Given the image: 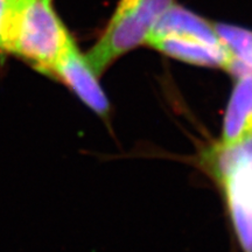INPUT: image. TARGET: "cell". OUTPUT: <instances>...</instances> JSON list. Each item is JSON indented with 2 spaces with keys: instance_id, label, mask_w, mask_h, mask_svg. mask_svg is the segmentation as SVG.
<instances>
[{
  "instance_id": "1",
  "label": "cell",
  "mask_w": 252,
  "mask_h": 252,
  "mask_svg": "<svg viewBox=\"0 0 252 252\" xmlns=\"http://www.w3.org/2000/svg\"><path fill=\"white\" fill-rule=\"evenodd\" d=\"M72 42L56 13L54 0H17L5 52L25 60L42 74L50 75Z\"/></svg>"
},
{
  "instance_id": "2",
  "label": "cell",
  "mask_w": 252,
  "mask_h": 252,
  "mask_svg": "<svg viewBox=\"0 0 252 252\" xmlns=\"http://www.w3.org/2000/svg\"><path fill=\"white\" fill-rule=\"evenodd\" d=\"M172 5L173 0H121L103 35L86 56L97 76L119 56L147 43Z\"/></svg>"
},
{
  "instance_id": "3",
  "label": "cell",
  "mask_w": 252,
  "mask_h": 252,
  "mask_svg": "<svg viewBox=\"0 0 252 252\" xmlns=\"http://www.w3.org/2000/svg\"><path fill=\"white\" fill-rule=\"evenodd\" d=\"M50 75H54L67 84L80 97L82 102L87 104L97 115L102 117L108 115L110 104L97 81L98 76L90 67L86 56L81 54L75 42H72L63 53L52 69Z\"/></svg>"
},
{
  "instance_id": "4",
  "label": "cell",
  "mask_w": 252,
  "mask_h": 252,
  "mask_svg": "<svg viewBox=\"0 0 252 252\" xmlns=\"http://www.w3.org/2000/svg\"><path fill=\"white\" fill-rule=\"evenodd\" d=\"M147 45H151L171 58L190 64L220 67L228 70L232 61V56L223 41L210 42L196 36L167 34L151 36Z\"/></svg>"
},
{
  "instance_id": "5",
  "label": "cell",
  "mask_w": 252,
  "mask_h": 252,
  "mask_svg": "<svg viewBox=\"0 0 252 252\" xmlns=\"http://www.w3.org/2000/svg\"><path fill=\"white\" fill-rule=\"evenodd\" d=\"M224 188L243 252H252V165H241L217 178Z\"/></svg>"
},
{
  "instance_id": "6",
  "label": "cell",
  "mask_w": 252,
  "mask_h": 252,
  "mask_svg": "<svg viewBox=\"0 0 252 252\" xmlns=\"http://www.w3.org/2000/svg\"><path fill=\"white\" fill-rule=\"evenodd\" d=\"M252 134V74L238 76L223 124L219 147L236 145Z\"/></svg>"
},
{
  "instance_id": "7",
  "label": "cell",
  "mask_w": 252,
  "mask_h": 252,
  "mask_svg": "<svg viewBox=\"0 0 252 252\" xmlns=\"http://www.w3.org/2000/svg\"><path fill=\"white\" fill-rule=\"evenodd\" d=\"M215 30L232 56L228 70L237 76L252 74V31L230 25H216Z\"/></svg>"
},
{
  "instance_id": "8",
  "label": "cell",
  "mask_w": 252,
  "mask_h": 252,
  "mask_svg": "<svg viewBox=\"0 0 252 252\" xmlns=\"http://www.w3.org/2000/svg\"><path fill=\"white\" fill-rule=\"evenodd\" d=\"M210 161L217 178L237 166L252 165V134L232 146H216L213 150Z\"/></svg>"
},
{
  "instance_id": "9",
  "label": "cell",
  "mask_w": 252,
  "mask_h": 252,
  "mask_svg": "<svg viewBox=\"0 0 252 252\" xmlns=\"http://www.w3.org/2000/svg\"><path fill=\"white\" fill-rule=\"evenodd\" d=\"M17 0H0V50L5 52L8 30Z\"/></svg>"
}]
</instances>
